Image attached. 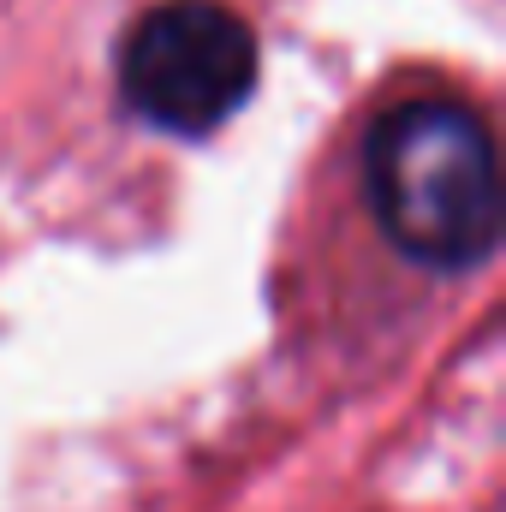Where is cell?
Wrapping results in <instances>:
<instances>
[{"mask_svg":"<svg viewBox=\"0 0 506 512\" xmlns=\"http://www.w3.org/2000/svg\"><path fill=\"white\" fill-rule=\"evenodd\" d=\"M364 191L387 245L435 274H471L501 251V161L471 102L411 96L364 137Z\"/></svg>","mask_w":506,"mask_h":512,"instance_id":"cell-1","label":"cell"},{"mask_svg":"<svg viewBox=\"0 0 506 512\" xmlns=\"http://www.w3.org/2000/svg\"><path fill=\"white\" fill-rule=\"evenodd\" d=\"M256 30L221 0H161L120 36V102L167 137L221 131L256 90Z\"/></svg>","mask_w":506,"mask_h":512,"instance_id":"cell-2","label":"cell"}]
</instances>
